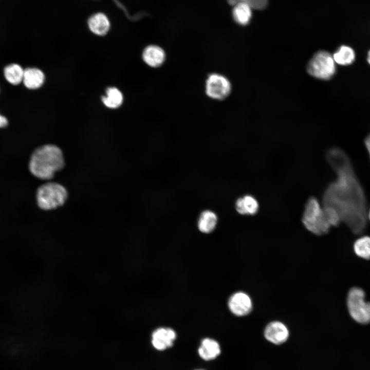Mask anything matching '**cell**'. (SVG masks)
Segmentation results:
<instances>
[{"instance_id": "obj_14", "label": "cell", "mask_w": 370, "mask_h": 370, "mask_svg": "<svg viewBox=\"0 0 370 370\" xmlns=\"http://www.w3.org/2000/svg\"><path fill=\"white\" fill-rule=\"evenodd\" d=\"M235 209L241 215H253L259 210L257 199L251 195H246L238 198L235 202Z\"/></svg>"}, {"instance_id": "obj_2", "label": "cell", "mask_w": 370, "mask_h": 370, "mask_svg": "<svg viewBox=\"0 0 370 370\" xmlns=\"http://www.w3.org/2000/svg\"><path fill=\"white\" fill-rule=\"evenodd\" d=\"M65 164L63 153L58 146L48 144L36 149L32 153L29 169L35 177L42 180L52 179Z\"/></svg>"}, {"instance_id": "obj_3", "label": "cell", "mask_w": 370, "mask_h": 370, "mask_svg": "<svg viewBox=\"0 0 370 370\" xmlns=\"http://www.w3.org/2000/svg\"><path fill=\"white\" fill-rule=\"evenodd\" d=\"M302 221L307 230L317 235L328 233L331 227L325 216L323 207L315 197H310L307 201Z\"/></svg>"}, {"instance_id": "obj_17", "label": "cell", "mask_w": 370, "mask_h": 370, "mask_svg": "<svg viewBox=\"0 0 370 370\" xmlns=\"http://www.w3.org/2000/svg\"><path fill=\"white\" fill-rule=\"evenodd\" d=\"M217 223V217L212 211L205 210L200 215L198 220L199 230L204 233L211 232L215 229Z\"/></svg>"}, {"instance_id": "obj_11", "label": "cell", "mask_w": 370, "mask_h": 370, "mask_svg": "<svg viewBox=\"0 0 370 370\" xmlns=\"http://www.w3.org/2000/svg\"><path fill=\"white\" fill-rule=\"evenodd\" d=\"M87 23L90 31L99 36H103L106 34L111 26L108 17L102 12L92 14L88 18Z\"/></svg>"}, {"instance_id": "obj_1", "label": "cell", "mask_w": 370, "mask_h": 370, "mask_svg": "<svg viewBox=\"0 0 370 370\" xmlns=\"http://www.w3.org/2000/svg\"><path fill=\"white\" fill-rule=\"evenodd\" d=\"M326 157L337 178L325 191L323 206L335 209L342 222L354 233L360 234L366 226V200L349 158L345 152L337 147L329 149Z\"/></svg>"}, {"instance_id": "obj_22", "label": "cell", "mask_w": 370, "mask_h": 370, "mask_svg": "<svg viewBox=\"0 0 370 370\" xmlns=\"http://www.w3.org/2000/svg\"><path fill=\"white\" fill-rule=\"evenodd\" d=\"M323 211L327 221L331 227L338 226L342 222L339 213L334 208L323 206Z\"/></svg>"}, {"instance_id": "obj_9", "label": "cell", "mask_w": 370, "mask_h": 370, "mask_svg": "<svg viewBox=\"0 0 370 370\" xmlns=\"http://www.w3.org/2000/svg\"><path fill=\"white\" fill-rule=\"evenodd\" d=\"M176 338V332L172 328L159 327L152 332V345L158 351H164L173 346Z\"/></svg>"}, {"instance_id": "obj_19", "label": "cell", "mask_w": 370, "mask_h": 370, "mask_svg": "<svg viewBox=\"0 0 370 370\" xmlns=\"http://www.w3.org/2000/svg\"><path fill=\"white\" fill-rule=\"evenodd\" d=\"M4 72L7 81L13 85H17L23 81L24 70L18 64H11L6 66Z\"/></svg>"}, {"instance_id": "obj_20", "label": "cell", "mask_w": 370, "mask_h": 370, "mask_svg": "<svg viewBox=\"0 0 370 370\" xmlns=\"http://www.w3.org/2000/svg\"><path fill=\"white\" fill-rule=\"evenodd\" d=\"M123 95L121 92L116 87H109L106 90V95L102 98L104 104L110 108L119 107L123 102Z\"/></svg>"}, {"instance_id": "obj_7", "label": "cell", "mask_w": 370, "mask_h": 370, "mask_svg": "<svg viewBox=\"0 0 370 370\" xmlns=\"http://www.w3.org/2000/svg\"><path fill=\"white\" fill-rule=\"evenodd\" d=\"M206 93L210 98L222 100L226 99L231 91L230 81L224 76L213 73L209 75L206 81Z\"/></svg>"}, {"instance_id": "obj_5", "label": "cell", "mask_w": 370, "mask_h": 370, "mask_svg": "<svg viewBox=\"0 0 370 370\" xmlns=\"http://www.w3.org/2000/svg\"><path fill=\"white\" fill-rule=\"evenodd\" d=\"M307 70L311 76L323 80L331 79L336 73V63L329 52L320 50L308 62Z\"/></svg>"}, {"instance_id": "obj_6", "label": "cell", "mask_w": 370, "mask_h": 370, "mask_svg": "<svg viewBox=\"0 0 370 370\" xmlns=\"http://www.w3.org/2000/svg\"><path fill=\"white\" fill-rule=\"evenodd\" d=\"M347 305L351 318L357 322L366 324L370 323V302L365 301L364 291L358 287L349 290Z\"/></svg>"}, {"instance_id": "obj_10", "label": "cell", "mask_w": 370, "mask_h": 370, "mask_svg": "<svg viewBox=\"0 0 370 370\" xmlns=\"http://www.w3.org/2000/svg\"><path fill=\"white\" fill-rule=\"evenodd\" d=\"M228 306L230 311L235 316L243 317L252 310L253 304L250 296L243 291L233 293L230 297Z\"/></svg>"}, {"instance_id": "obj_25", "label": "cell", "mask_w": 370, "mask_h": 370, "mask_svg": "<svg viewBox=\"0 0 370 370\" xmlns=\"http://www.w3.org/2000/svg\"><path fill=\"white\" fill-rule=\"evenodd\" d=\"M7 124V119L0 114V128L5 127Z\"/></svg>"}, {"instance_id": "obj_27", "label": "cell", "mask_w": 370, "mask_h": 370, "mask_svg": "<svg viewBox=\"0 0 370 370\" xmlns=\"http://www.w3.org/2000/svg\"><path fill=\"white\" fill-rule=\"evenodd\" d=\"M367 216L370 220V210H369L368 213L367 214Z\"/></svg>"}, {"instance_id": "obj_16", "label": "cell", "mask_w": 370, "mask_h": 370, "mask_svg": "<svg viewBox=\"0 0 370 370\" xmlns=\"http://www.w3.org/2000/svg\"><path fill=\"white\" fill-rule=\"evenodd\" d=\"M337 64L342 66L351 65L356 60V52L353 48L347 45H342L332 55Z\"/></svg>"}, {"instance_id": "obj_21", "label": "cell", "mask_w": 370, "mask_h": 370, "mask_svg": "<svg viewBox=\"0 0 370 370\" xmlns=\"http://www.w3.org/2000/svg\"><path fill=\"white\" fill-rule=\"evenodd\" d=\"M355 253L366 260L370 259V237L364 236L356 240L354 245Z\"/></svg>"}, {"instance_id": "obj_28", "label": "cell", "mask_w": 370, "mask_h": 370, "mask_svg": "<svg viewBox=\"0 0 370 370\" xmlns=\"http://www.w3.org/2000/svg\"><path fill=\"white\" fill-rule=\"evenodd\" d=\"M194 370H206V369H202V368H197V369H194Z\"/></svg>"}, {"instance_id": "obj_15", "label": "cell", "mask_w": 370, "mask_h": 370, "mask_svg": "<svg viewBox=\"0 0 370 370\" xmlns=\"http://www.w3.org/2000/svg\"><path fill=\"white\" fill-rule=\"evenodd\" d=\"M44 73L36 68H27L24 70L23 81L25 86L31 89L40 87L44 83Z\"/></svg>"}, {"instance_id": "obj_18", "label": "cell", "mask_w": 370, "mask_h": 370, "mask_svg": "<svg viewBox=\"0 0 370 370\" xmlns=\"http://www.w3.org/2000/svg\"><path fill=\"white\" fill-rule=\"evenodd\" d=\"M234 21L239 25H247L252 17V9L247 4L239 2L235 5L232 11Z\"/></svg>"}, {"instance_id": "obj_12", "label": "cell", "mask_w": 370, "mask_h": 370, "mask_svg": "<svg viewBox=\"0 0 370 370\" xmlns=\"http://www.w3.org/2000/svg\"><path fill=\"white\" fill-rule=\"evenodd\" d=\"M199 357L204 361H210L216 359L221 354V349L218 341L211 338H205L197 349Z\"/></svg>"}, {"instance_id": "obj_8", "label": "cell", "mask_w": 370, "mask_h": 370, "mask_svg": "<svg viewBox=\"0 0 370 370\" xmlns=\"http://www.w3.org/2000/svg\"><path fill=\"white\" fill-rule=\"evenodd\" d=\"M265 339L272 344L280 345L285 343L289 337L287 326L283 322L274 321L269 323L264 330Z\"/></svg>"}, {"instance_id": "obj_24", "label": "cell", "mask_w": 370, "mask_h": 370, "mask_svg": "<svg viewBox=\"0 0 370 370\" xmlns=\"http://www.w3.org/2000/svg\"><path fill=\"white\" fill-rule=\"evenodd\" d=\"M364 145L368 152L370 158V134L367 135L364 139Z\"/></svg>"}, {"instance_id": "obj_13", "label": "cell", "mask_w": 370, "mask_h": 370, "mask_svg": "<svg viewBox=\"0 0 370 370\" xmlns=\"http://www.w3.org/2000/svg\"><path fill=\"white\" fill-rule=\"evenodd\" d=\"M142 58L144 63L148 66L157 68L163 64L166 55L161 47L157 45H151L144 48Z\"/></svg>"}, {"instance_id": "obj_23", "label": "cell", "mask_w": 370, "mask_h": 370, "mask_svg": "<svg viewBox=\"0 0 370 370\" xmlns=\"http://www.w3.org/2000/svg\"><path fill=\"white\" fill-rule=\"evenodd\" d=\"M230 2L234 5L242 2L248 5L251 9L256 10L264 9L268 4V0H230Z\"/></svg>"}, {"instance_id": "obj_26", "label": "cell", "mask_w": 370, "mask_h": 370, "mask_svg": "<svg viewBox=\"0 0 370 370\" xmlns=\"http://www.w3.org/2000/svg\"><path fill=\"white\" fill-rule=\"evenodd\" d=\"M366 61L368 64L370 65V49H369L367 53Z\"/></svg>"}, {"instance_id": "obj_4", "label": "cell", "mask_w": 370, "mask_h": 370, "mask_svg": "<svg viewBox=\"0 0 370 370\" xmlns=\"http://www.w3.org/2000/svg\"><path fill=\"white\" fill-rule=\"evenodd\" d=\"M67 198L66 189L56 182H47L37 189V204L40 208L44 210H53L63 206Z\"/></svg>"}]
</instances>
